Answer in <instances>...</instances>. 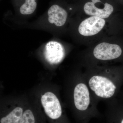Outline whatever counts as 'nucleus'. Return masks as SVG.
<instances>
[{"label": "nucleus", "mask_w": 123, "mask_h": 123, "mask_svg": "<svg viewBox=\"0 0 123 123\" xmlns=\"http://www.w3.org/2000/svg\"><path fill=\"white\" fill-rule=\"evenodd\" d=\"M49 22L60 27L65 24L68 18V13L65 10L58 5L54 4L50 7L47 12Z\"/></svg>", "instance_id": "423d86ee"}, {"label": "nucleus", "mask_w": 123, "mask_h": 123, "mask_svg": "<svg viewBox=\"0 0 123 123\" xmlns=\"http://www.w3.org/2000/svg\"><path fill=\"white\" fill-rule=\"evenodd\" d=\"M122 53L120 46L106 43H99L95 48L93 51L95 57L102 60L115 59L120 57Z\"/></svg>", "instance_id": "f03ea898"}, {"label": "nucleus", "mask_w": 123, "mask_h": 123, "mask_svg": "<svg viewBox=\"0 0 123 123\" xmlns=\"http://www.w3.org/2000/svg\"><path fill=\"white\" fill-rule=\"evenodd\" d=\"M84 10L88 15L96 16L101 18L109 17L114 11V8L111 5L106 2L102 8H99L95 5V3L90 1L86 2L84 6Z\"/></svg>", "instance_id": "0eeeda50"}, {"label": "nucleus", "mask_w": 123, "mask_h": 123, "mask_svg": "<svg viewBox=\"0 0 123 123\" xmlns=\"http://www.w3.org/2000/svg\"><path fill=\"white\" fill-rule=\"evenodd\" d=\"M37 7V0H24L19 8L23 15H30L33 13Z\"/></svg>", "instance_id": "9d476101"}, {"label": "nucleus", "mask_w": 123, "mask_h": 123, "mask_svg": "<svg viewBox=\"0 0 123 123\" xmlns=\"http://www.w3.org/2000/svg\"><path fill=\"white\" fill-rule=\"evenodd\" d=\"M105 21L103 18L96 16H92L86 18L79 25V33L86 36L97 34L103 28Z\"/></svg>", "instance_id": "7ed1b4c3"}, {"label": "nucleus", "mask_w": 123, "mask_h": 123, "mask_svg": "<svg viewBox=\"0 0 123 123\" xmlns=\"http://www.w3.org/2000/svg\"><path fill=\"white\" fill-rule=\"evenodd\" d=\"M21 123H46L45 119L38 111L28 108L24 110Z\"/></svg>", "instance_id": "1a4fd4ad"}, {"label": "nucleus", "mask_w": 123, "mask_h": 123, "mask_svg": "<svg viewBox=\"0 0 123 123\" xmlns=\"http://www.w3.org/2000/svg\"><path fill=\"white\" fill-rule=\"evenodd\" d=\"M24 110L22 107L18 106L13 108L1 117L0 123H21Z\"/></svg>", "instance_id": "6e6552de"}, {"label": "nucleus", "mask_w": 123, "mask_h": 123, "mask_svg": "<svg viewBox=\"0 0 123 123\" xmlns=\"http://www.w3.org/2000/svg\"><path fill=\"white\" fill-rule=\"evenodd\" d=\"M89 86L98 97L109 98L114 94L116 87L111 80L105 77L95 76L92 77L89 82Z\"/></svg>", "instance_id": "f257e3e1"}, {"label": "nucleus", "mask_w": 123, "mask_h": 123, "mask_svg": "<svg viewBox=\"0 0 123 123\" xmlns=\"http://www.w3.org/2000/svg\"><path fill=\"white\" fill-rule=\"evenodd\" d=\"M65 51L63 47L60 43L55 41L48 42L45 46L44 55L49 63L56 64L63 59Z\"/></svg>", "instance_id": "20e7f679"}, {"label": "nucleus", "mask_w": 123, "mask_h": 123, "mask_svg": "<svg viewBox=\"0 0 123 123\" xmlns=\"http://www.w3.org/2000/svg\"><path fill=\"white\" fill-rule=\"evenodd\" d=\"M74 98L77 110L80 111H84L87 110L90 103V98L89 90L85 84L80 83L75 86Z\"/></svg>", "instance_id": "39448f33"}, {"label": "nucleus", "mask_w": 123, "mask_h": 123, "mask_svg": "<svg viewBox=\"0 0 123 123\" xmlns=\"http://www.w3.org/2000/svg\"><path fill=\"white\" fill-rule=\"evenodd\" d=\"M117 120L118 121V122L116 123H123V116L122 115V116L119 117V119Z\"/></svg>", "instance_id": "9b49d317"}]
</instances>
